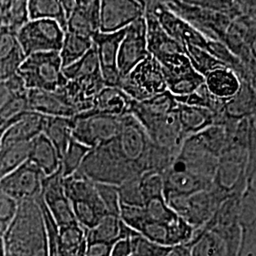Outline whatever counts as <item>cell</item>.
<instances>
[{"label": "cell", "mask_w": 256, "mask_h": 256, "mask_svg": "<svg viewBox=\"0 0 256 256\" xmlns=\"http://www.w3.org/2000/svg\"><path fill=\"white\" fill-rule=\"evenodd\" d=\"M39 198L18 203L14 220L1 238L5 256H48V234Z\"/></svg>", "instance_id": "obj_1"}, {"label": "cell", "mask_w": 256, "mask_h": 256, "mask_svg": "<svg viewBox=\"0 0 256 256\" xmlns=\"http://www.w3.org/2000/svg\"><path fill=\"white\" fill-rule=\"evenodd\" d=\"M115 138L106 144L92 148L77 173L92 182L115 186L140 176L142 173L120 154Z\"/></svg>", "instance_id": "obj_2"}, {"label": "cell", "mask_w": 256, "mask_h": 256, "mask_svg": "<svg viewBox=\"0 0 256 256\" xmlns=\"http://www.w3.org/2000/svg\"><path fill=\"white\" fill-rule=\"evenodd\" d=\"M63 183L74 218L84 229H92L108 214L95 183L77 172L64 178Z\"/></svg>", "instance_id": "obj_3"}, {"label": "cell", "mask_w": 256, "mask_h": 256, "mask_svg": "<svg viewBox=\"0 0 256 256\" xmlns=\"http://www.w3.org/2000/svg\"><path fill=\"white\" fill-rule=\"evenodd\" d=\"M16 74L28 90L57 92L64 88L68 82L57 52L28 55L20 64Z\"/></svg>", "instance_id": "obj_4"}, {"label": "cell", "mask_w": 256, "mask_h": 256, "mask_svg": "<svg viewBox=\"0 0 256 256\" xmlns=\"http://www.w3.org/2000/svg\"><path fill=\"white\" fill-rule=\"evenodd\" d=\"M229 196L212 184L209 189L190 196H171L164 198L176 214L194 229L204 226Z\"/></svg>", "instance_id": "obj_5"}, {"label": "cell", "mask_w": 256, "mask_h": 256, "mask_svg": "<svg viewBox=\"0 0 256 256\" xmlns=\"http://www.w3.org/2000/svg\"><path fill=\"white\" fill-rule=\"evenodd\" d=\"M118 88L136 102L144 101L166 92L167 86L162 66L149 55L120 79Z\"/></svg>", "instance_id": "obj_6"}, {"label": "cell", "mask_w": 256, "mask_h": 256, "mask_svg": "<svg viewBox=\"0 0 256 256\" xmlns=\"http://www.w3.org/2000/svg\"><path fill=\"white\" fill-rule=\"evenodd\" d=\"M116 144L124 160L142 174L148 170V160L152 142L146 129L132 115L122 117V128L115 138Z\"/></svg>", "instance_id": "obj_7"}, {"label": "cell", "mask_w": 256, "mask_h": 256, "mask_svg": "<svg viewBox=\"0 0 256 256\" xmlns=\"http://www.w3.org/2000/svg\"><path fill=\"white\" fill-rule=\"evenodd\" d=\"M164 3L168 9L190 23L205 36L221 43L232 20L227 14L204 9L191 1H166Z\"/></svg>", "instance_id": "obj_8"}, {"label": "cell", "mask_w": 256, "mask_h": 256, "mask_svg": "<svg viewBox=\"0 0 256 256\" xmlns=\"http://www.w3.org/2000/svg\"><path fill=\"white\" fill-rule=\"evenodd\" d=\"M64 36V30L58 23L45 19L30 20L16 32L26 57L38 52H59Z\"/></svg>", "instance_id": "obj_9"}, {"label": "cell", "mask_w": 256, "mask_h": 256, "mask_svg": "<svg viewBox=\"0 0 256 256\" xmlns=\"http://www.w3.org/2000/svg\"><path fill=\"white\" fill-rule=\"evenodd\" d=\"M72 119L74 140L86 146L95 148L108 144L119 135L122 117L92 115L82 112Z\"/></svg>", "instance_id": "obj_10"}, {"label": "cell", "mask_w": 256, "mask_h": 256, "mask_svg": "<svg viewBox=\"0 0 256 256\" xmlns=\"http://www.w3.org/2000/svg\"><path fill=\"white\" fill-rule=\"evenodd\" d=\"M146 10L158 19L165 32L182 46H196L207 52L210 39L168 9L164 2L146 1Z\"/></svg>", "instance_id": "obj_11"}, {"label": "cell", "mask_w": 256, "mask_h": 256, "mask_svg": "<svg viewBox=\"0 0 256 256\" xmlns=\"http://www.w3.org/2000/svg\"><path fill=\"white\" fill-rule=\"evenodd\" d=\"M218 165V156L210 151L200 135L196 134L184 140L171 166L212 180Z\"/></svg>", "instance_id": "obj_12"}, {"label": "cell", "mask_w": 256, "mask_h": 256, "mask_svg": "<svg viewBox=\"0 0 256 256\" xmlns=\"http://www.w3.org/2000/svg\"><path fill=\"white\" fill-rule=\"evenodd\" d=\"M158 63L162 68L167 90L174 97L187 96L204 84V77L192 68L186 54L169 56Z\"/></svg>", "instance_id": "obj_13"}, {"label": "cell", "mask_w": 256, "mask_h": 256, "mask_svg": "<svg viewBox=\"0 0 256 256\" xmlns=\"http://www.w3.org/2000/svg\"><path fill=\"white\" fill-rule=\"evenodd\" d=\"M45 178L37 166L26 160L0 180V190L18 203L34 200L41 196Z\"/></svg>", "instance_id": "obj_14"}, {"label": "cell", "mask_w": 256, "mask_h": 256, "mask_svg": "<svg viewBox=\"0 0 256 256\" xmlns=\"http://www.w3.org/2000/svg\"><path fill=\"white\" fill-rule=\"evenodd\" d=\"M146 1L104 0L100 6V32L112 34L122 30L144 16Z\"/></svg>", "instance_id": "obj_15"}, {"label": "cell", "mask_w": 256, "mask_h": 256, "mask_svg": "<svg viewBox=\"0 0 256 256\" xmlns=\"http://www.w3.org/2000/svg\"><path fill=\"white\" fill-rule=\"evenodd\" d=\"M147 50L146 22L144 16L126 28L117 56V68L120 77L128 75L137 64L149 56Z\"/></svg>", "instance_id": "obj_16"}, {"label": "cell", "mask_w": 256, "mask_h": 256, "mask_svg": "<svg viewBox=\"0 0 256 256\" xmlns=\"http://www.w3.org/2000/svg\"><path fill=\"white\" fill-rule=\"evenodd\" d=\"M64 178L59 169L46 176L42 184L41 198L58 228L77 223L64 189Z\"/></svg>", "instance_id": "obj_17"}, {"label": "cell", "mask_w": 256, "mask_h": 256, "mask_svg": "<svg viewBox=\"0 0 256 256\" xmlns=\"http://www.w3.org/2000/svg\"><path fill=\"white\" fill-rule=\"evenodd\" d=\"M124 34L126 28L112 34H104L99 32L92 37V42L98 55L104 86H119L122 77L117 68V56L120 44L122 37L124 36Z\"/></svg>", "instance_id": "obj_18"}, {"label": "cell", "mask_w": 256, "mask_h": 256, "mask_svg": "<svg viewBox=\"0 0 256 256\" xmlns=\"http://www.w3.org/2000/svg\"><path fill=\"white\" fill-rule=\"evenodd\" d=\"M146 131L156 149L173 160L187 138L182 133L176 110Z\"/></svg>", "instance_id": "obj_19"}, {"label": "cell", "mask_w": 256, "mask_h": 256, "mask_svg": "<svg viewBox=\"0 0 256 256\" xmlns=\"http://www.w3.org/2000/svg\"><path fill=\"white\" fill-rule=\"evenodd\" d=\"M178 106L174 95L168 90L142 102H131L129 114L146 130L172 113Z\"/></svg>", "instance_id": "obj_20"}, {"label": "cell", "mask_w": 256, "mask_h": 256, "mask_svg": "<svg viewBox=\"0 0 256 256\" xmlns=\"http://www.w3.org/2000/svg\"><path fill=\"white\" fill-rule=\"evenodd\" d=\"M28 110L48 117L74 118L78 115L70 102L61 90L57 92L28 90Z\"/></svg>", "instance_id": "obj_21"}, {"label": "cell", "mask_w": 256, "mask_h": 256, "mask_svg": "<svg viewBox=\"0 0 256 256\" xmlns=\"http://www.w3.org/2000/svg\"><path fill=\"white\" fill-rule=\"evenodd\" d=\"M99 0L76 1L74 9L66 19V30L80 36L90 38L100 32Z\"/></svg>", "instance_id": "obj_22"}, {"label": "cell", "mask_w": 256, "mask_h": 256, "mask_svg": "<svg viewBox=\"0 0 256 256\" xmlns=\"http://www.w3.org/2000/svg\"><path fill=\"white\" fill-rule=\"evenodd\" d=\"M162 178L164 198L171 196H190L209 189L212 184V180L172 166L162 173Z\"/></svg>", "instance_id": "obj_23"}, {"label": "cell", "mask_w": 256, "mask_h": 256, "mask_svg": "<svg viewBox=\"0 0 256 256\" xmlns=\"http://www.w3.org/2000/svg\"><path fill=\"white\" fill-rule=\"evenodd\" d=\"M104 88L102 74L68 81L61 88L78 114L92 110L94 99Z\"/></svg>", "instance_id": "obj_24"}, {"label": "cell", "mask_w": 256, "mask_h": 256, "mask_svg": "<svg viewBox=\"0 0 256 256\" xmlns=\"http://www.w3.org/2000/svg\"><path fill=\"white\" fill-rule=\"evenodd\" d=\"M144 18L146 22L147 50L158 62L171 55L185 52L184 46L165 32L155 16L148 10H146Z\"/></svg>", "instance_id": "obj_25"}, {"label": "cell", "mask_w": 256, "mask_h": 256, "mask_svg": "<svg viewBox=\"0 0 256 256\" xmlns=\"http://www.w3.org/2000/svg\"><path fill=\"white\" fill-rule=\"evenodd\" d=\"M46 116L36 112L26 111L12 124L2 138V146L30 142L43 133Z\"/></svg>", "instance_id": "obj_26"}, {"label": "cell", "mask_w": 256, "mask_h": 256, "mask_svg": "<svg viewBox=\"0 0 256 256\" xmlns=\"http://www.w3.org/2000/svg\"><path fill=\"white\" fill-rule=\"evenodd\" d=\"M132 100L118 88L104 86L93 102L92 110L86 113L122 118L129 114Z\"/></svg>", "instance_id": "obj_27"}, {"label": "cell", "mask_w": 256, "mask_h": 256, "mask_svg": "<svg viewBox=\"0 0 256 256\" xmlns=\"http://www.w3.org/2000/svg\"><path fill=\"white\" fill-rule=\"evenodd\" d=\"M204 84L212 96L220 101L227 102L239 92L241 79L232 68L224 66L206 74Z\"/></svg>", "instance_id": "obj_28"}, {"label": "cell", "mask_w": 256, "mask_h": 256, "mask_svg": "<svg viewBox=\"0 0 256 256\" xmlns=\"http://www.w3.org/2000/svg\"><path fill=\"white\" fill-rule=\"evenodd\" d=\"M223 116L225 122H239L256 116V86L241 80L239 92L224 104Z\"/></svg>", "instance_id": "obj_29"}, {"label": "cell", "mask_w": 256, "mask_h": 256, "mask_svg": "<svg viewBox=\"0 0 256 256\" xmlns=\"http://www.w3.org/2000/svg\"><path fill=\"white\" fill-rule=\"evenodd\" d=\"M25 58L16 34L0 28V81L16 74Z\"/></svg>", "instance_id": "obj_30"}, {"label": "cell", "mask_w": 256, "mask_h": 256, "mask_svg": "<svg viewBox=\"0 0 256 256\" xmlns=\"http://www.w3.org/2000/svg\"><path fill=\"white\" fill-rule=\"evenodd\" d=\"M28 160L37 166L46 176L60 169V156L54 144L42 133L30 142Z\"/></svg>", "instance_id": "obj_31"}, {"label": "cell", "mask_w": 256, "mask_h": 256, "mask_svg": "<svg viewBox=\"0 0 256 256\" xmlns=\"http://www.w3.org/2000/svg\"><path fill=\"white\" fill-rule=\"evenodd\" d=\"M176 112L182 133L186 138L196 135L216 124L214 114L205 108L178 102Z\"/></svg>", "instance_id": "obj_32"}, {"label": "cell", "mask_w": 256, "mask_h": 256, "mask_svg": "<svg viewBox=\"0 0 256 256\" xmlns=\"http://www.w3.org/2000/svg\"><path fill=\"white\" fill-rule=\"evenodd\" d=\"M134 234L136 232L126 226L120 216L108 214L95 227L86 230V242L115 244L120 239L131 238Z\"/></svg>", "instance_id": "obj_33"}, {"label": "cell", "mask_w": 256, "mask_h": 256, "mask_svg": "<svg viewBox=\"0 0 256 256\" xmlns=\"http://www.w3.org/2000/svg\"><path fill=\"white\" fill-rule=\"evenodd\" d=\"M74 119L66 117H48L46 116L43 134L54 144L61 158L72 138Z\"/></svg>", "instance_id": "obj_34"}, {"label": "cell", "mask_w": 256, "mask_h": 256, "mask_svg": "<svg viewBox=\"0 0 256 256\" xmlns=\"http://www.w3.org/2000/svg\"><path fill=\"white\" fill-rule=\"evenodd\" d=\"M186 245L190 247L191 256H227L223 241L212 230L194 229L192 240Z\"/></svg>", "instance_id": "obj_35"}, {"label": "cell", "mask_w": 256, "mask_h": 256, "mask_svg": "<svg viewBox=\"0 0 256 256\" xmlns=\"http://www.w3.org/2000/svg\"><path fill=\"white\" fill-rule=\"evenodd\" d=\"M28 21V1H0L1 28H5L16 34Z\"/></svg>", "instance_id": "obj_36"}, {"label": "cell", "mask_w": 256, "mask_h": 256, "mask_svg": "<svg viewBox=\"0 0 256 256\" xmlns=\"http://www.w3.org/2000/svg\"><path fill=\"white\" fill-rule=\"evenodd\" d=\"M30 20L45 19L55 21L66 32V18L61 1L57 0H30L28 1Z\"/></svg>", "instance_id": "obj_37"}, {"label": "cell", "mask_w": 256, "mask_h": 256, "mask_svg": "<svg viewBox=\"0 0 256 256\" xmlns=\"http://www.w3.org/2000/svg\"><path fill=\"white\" fill-rule=\"evenodd\" d=\"M93 46L90 38L80 36L72 32H64L62 46L59 50V56L64 68L81 59Z\"/></svg>", "instance_id": "obj_38"}, {"label": "cell", "mask_w": 256, "mask_h": 256, "mask_svg": "<svg viewBox=\"0 0 256 256\" xmlns=\"http://www.w3.org/2000/svg\"><path fill=\"white\" fill-rule=\"evenodd\" d=\"M58 236L68 256H84L86 230L78 223L58 228Z\"/></svg>", "instance_id": "obj_39"}, {"label": "cell", "mask_w": 256, "mask_h": 256, "mask_svg": "<svg viewBox=\"0 0 256 256\" xmlns=\"http://www.w3.org/2000/svg\"><path fill=\"white\" fill-rule=\"evenodd\" d=\"M30 148V142L1 146L0 148V180L28 160Z\"/></svg>", "instance_id": "obj_40"}, {"label": "cell", "mask_w": 256, "mask_h": 256, "mask_svg": "<svg viewBox=\"0 0 256 256\" xmlns=\"http://www.w3.org/2000/svg\"><path fill=\"white\" fill-rule=\"evenodd\" d=\"M63 74L68 81L101 74L100 64L95 46L93 45L92 48L81 59L63 68Z\"/></svg>", "instance_id": "obj_41"}, {"label": "cell", "mask_w": 256, "mask_h": 256, "mask_svg": "<svg viewBox=\"0 0 256 256\" xmlns=\"http://www.w3.org/2000/svg\"><path fill=\"white\" fill-rule=\"evenodd\" d=\"M90 149L92 148L84 146L74 138H72L60 162V170L63 178L70 176L78 171Z\"/></svg>", "instance_id": "obj_42"}, {"label": "cell", "mask_w": 256, "mask_h": 256, "mask_svg": "<svg viewBox=\"0 0 256 256\" xmlns=\"http://www.w3.org/2000/svg\"><path fill=\"white\" fill-rule=\"evenodd\" d=\"M184 48L192 68L203 77L218 68L227 66L200 48L185 46Z\"/></svg>", "instance_id": "obj_43"}, {"label": "cell", "mask_w": 256, "mask_h": 256, "mask_svg": "<svg viewBox=\"0 0 256 256\" xmlns=\"http://www.w3.org/2000/svg\"><path fill=\"white\" fill-rule=\"evenodd\" d=\"M28 110V92L23 94L12 95L0 108V128L14 124L20 115Z\"/></svg>", "instance_id": "obj_44"}, {"label": "cell", "mask_w": 256, "mask_h": 256, "mask_svg": "<svg viewBox=\"0 0 256 256\" xmlns=\"http://www.w3.org/2000/svg\"><path fill=\"white\" fill-rule=\"evenodd\" d=\"M144 209L146 218L150 221L171 224L178 218L174 210L165 202L164 196L156 198L144 203Z\"/></svg>", "instance_id": "obj_45"}, {"label": "cell", "mask_w": 256, "mask_h": 256, "mask_svg": "<svg viewBox=\"0 0 256 256\" xmlns=\"http://www.w3.org/2000/svg\"><path fill=\"white\" fill-rule=\"evenodd\" d=\"M140 190L144 203L156 198L164 196L162 174L146 171L140 176Z\"/></svg>", "instance_id": "obj_46"}, {"label": "cell", "mask_w": 256, "mask_h": 256, "mask_svg": "<svg viewBox=\"0 0 256 256\" xmlns=\"http://www.w3.org/2000/svg\"><path fill=\"white\" fill-rule=\"evenodd\" d=\"M38 202L43 212L45 225H46V234H48V256H68L59 239L58 227L55 224L50 212L46 210V206L42 200L41 196L39 198Z\"/></svg>", "instance_id": "obj_47"}, {"label": "cell", "mask_w": 256, "mask_h": 256, "mask_svg": "<svg viewBox=\"0 0 256 256\" xmlns=\"http://www.w3.org/2000/svg\"><path fill=\"white\" fill-rule=\"evenodd\" d=\"M140 176L128 180L118 186L120 205L144 207V202L140 190Z\"/></svg>", "instance_id": "obj_48"}, {"label": "cell", "mask_w": 256, "mask_h": 256, "mask_svg": "<svg viewBox=\"0 0 256 256\" xmlns=\"http://www.w3.org/2000/svg\"><path fill=\"white\" fill-rule=\"evenodd\" d=\"M95 186L106 212L120 216V203L118 186L104 183H95Z\"/></svg>", "instance_id": "obj_49"}, {"label": "cell", "mask_w": 256, "mask_h": 256, "mask_svg": "<svg viewBox=\"0 0 256 256\" xmlns=\"http://www.w3.org/2000/svg\"><path fill=\"white\" fill-rule=\"evenodd\" d=\"M18 203L0 190V238L3 236L14 220Z\"/></svg>", "instance_id": "obj_50"}, {"label": "cell", "mask_w": 256, "mask_h": 256, "mask_svg": "<svg viewBox=\"0 0 256 256\" xmlns=\"http://www.w3.org/2000/svg\"><path fill=\"white\" fill-rule=\"evenodd\" d=\"M241 230V240L236 256H256V227Z\"/></svg>", "instance_id": "obj_51"}, {"label": "cell", "mask_w": 256, "mask_h": 256, "mask_svg": "<svg viewBox=\"0 0 256 256\" xmlns=\"http://www.w3.org/2000/svg\"><path fill=\"white\" fill-rule=\"evenodd\" d=\"M113 245L104 242H86L84 256H110Z\"/></svg>", "instance_id": "obj_52"}, {"label": "cell", "mask_w": 256, "mask_h": 256, "mask_svg": "<svg viewBox=\"0 0 256 256\" xmlns=\"http://www.w3.org/2000/svg\"><path fill=\"white\" fill-rule=\"evenodd\" d=\"M110 256H131L130 238L117 241L111 248Z\"/></svg>", "instance_id": "obj_53"}, {"label": "cell", "mask_w": 256, "mask_h": 256, "mask_svg": "<svg viewBox=\"0 0 256 256\" xmlns=\"http://www.w3.org/2000/svg\"><path fill=\"white\" fill-rule=\"evenodd\" d=\"M164 256H191V250L187 245L168 247Z\"/></svg>", "instance_id": "obj_54"}, {"label": "cell", "mask_w": 256, "mask_h": 256, "mask_svg": "<svg viewBox=\"0 0 256 256\" xmlns=\"http://www.w3.org/2000/svg\"><path fill=\"white\" fill-rule=\"evenodd\" d=\"M12 96V94L10 92L9 88L5 82V80L0 81V108Z\"/></svg>", "instance_id": "obj_55"}, {"label": "cell", "mask_w": 256, "mask_h": 256, "mask_svg": "<svg viewBox=\"0 0 256 256\" xmlns=\"http://www.w3.org/2000/svg\"><path fill=\"white\" fill-rule=\"evenodd\" d=\"M10 126V124H8V126H3V128H0V148H1V146H2V138H3V135H4L5 131L7 130V128H9Z\"/></svg>", "instance_id": "obj_56"}, {"label": "cell", "mask_w": 256, "mask_h": 256, "mask_svg": "<svg viewBox=\"0 0 256 256\" xmlns=\"http://www.w3.org/2000/svg\"><path fill=\"white\" fill-rule=\"evenodd\" d=\"M0 256H5V250H4V246H3V241L2 238H0Z\"/></svg>", "instance_id": "obj_57"}]
</instances>
